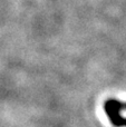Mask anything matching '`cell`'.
Segmentation results:
<instances>
[{"instance_id":"1","label":"cell","mask_w":126,"mask_h":127,"mask_svg":"<svg viewBox=\"0 0 126 127\" xmlns=\"http://www.w3.org/2000/svg\"><path fill=\"white\" fill-rule=\"evenodd\" d=\"M121 104L116 103H109L107 105V113H108L109 117H111L112 123L115 126H122V125H126V119L122 118L120 116V109H121Z\"/></svg>"}]
</instances>
